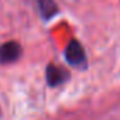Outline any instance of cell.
<instances>
[{
  "label": "cell",
  "mask_w": 120,
  "mask_h": 120,
  "mask_svg": "<svg viewBox=\"0 0 120 120\" xmlns=\"http://www.w3.org/2000/svg\"><path fill=\"white\" fill-rule=\"evenodd\" d=\"M23 48L17 41H6L0 44V64H11L21 56Z\"/></svg>",
  "instance_id": "7a4b0ae2"
},
{
  "label": "cell",
  "mask_w": 120,
  "mask_h": 120,
  "mask_svg": "<svg viewBox=\"0 0 120 120\" xmlns=\"http://www.w3.org/2000/svg\"><path fill=\"white\" fill-rule=\"evenodd\" d=\"M65 59L71 67L83 69L86 67V52L82 44L76 40H72L65 48Z\"/></svg>",
  "instance_id": "6da1fadb"
},
{
  "label": "cell",
  "mask_w": 120,
  "mask_h": 120,
  "mask_svg": "<svg viewBox=\"0 0 120 120\" xmlns=\"http://www.w3.org/2000/svg\"><path fill=\"white\" fill-rule=\"evenodd\" d=\"M37 3H38V9H40V14L44 21L54 19L59 11L58 4L54 0H37Z\"/></svg>",
  "instance_id": "277c9868"
},
{
  "label": "cell",
  "mask_w": 120,
  "mask_h": 120,
  "mask_svg": "<svg viewBox=\"0 0 120 120\" xmlns=\"http://www.w3.org/2000/svg\"><path fill=\"white\" fill-rule=\"evenodd\" d=\"M45 79L51 88H56L69 79V72L55 64H49L45 69Z\"/></svg>",
  "instance_id": "3957f363"
}]
</instances>
